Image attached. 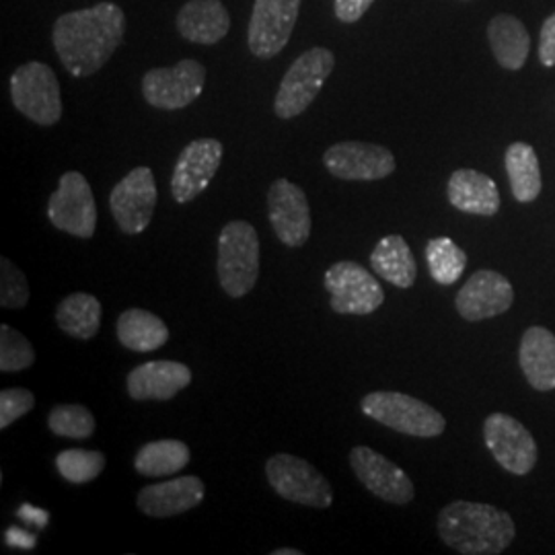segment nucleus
I'll return each mask as SVG.
<instances>
[{"label": "nucleus", "mask_w": 555, "mask_h": 555, "mask_svg": "<svg viewBox=\"0 0 555 555\" xmlns=\"http://www.w3.org/2000/svg\"><path fill=\"white\" fill-rule=\"evenodd\" d=\"M126 17L116 2L103 0L82 11H73L54 23L52 41L64 68L87 79L101 70L124 41Z\"/></svg>", "instance_id": "nucleus-1"}, {"label": "nucleus", "mask_w": 555, "mask_h": 555, "mask_svg": "<svg viewBox=\"0 0 555 555\" xmlns=\"http://www.w3.org/2000/svg\"><path fill=\"white\" fill-rule=\"evenodd\" d=\"M438 535L447 547L463 555L502 554L516 535L515 520L492 504L456 500L437 520Z\"/></svg>", "instance_id": "nucleus-2"}, {"label": "nucleus", "mask_w": 555, "mask_h": 555, "mask_svg": "<svg viewBox=\"0 0 555 555\" xmlns=\"http://www.w3.org/2000/svg\"><path fill=\"white\" fill-rule=\"evenodd\" d=\"M217 272L229 297H245L254 291L259 276V237L247 220H233L222 227Z\"/></svg>", "instance_id": "nucleus-3"}, {"label": "nucleus", "mask_w": 555, "mask_h": 555, "mask_svg": "<svg viewBox=\"0 0 555 555\" xmlns=\"http://www.w3.org/2000/svg\"><path fill=\"white\" fill-rule=\"evenodd\" d=\"M360 410L364 416L408 437H440L447 428V420L433 405L397 391L369 393L362 397Z\"/></svg>", "instance_id": "nucleus-4"}, {"label": "nucleus", "mask_w": 555, "mask_h": 555, "mask_svg": "<svg viewBox=\"0 0 555 555\" xmlns=\"http://www.w3.org/2000/svg\"><path fill=\"white\" fill-rule=\"evenodd\" d=\"M336 56L327 48H311L300 54L278 87L274 114L280 119L300 116L313 101L318 100L325 80L334 73Z\"/></svg>", "instance_id": "nucleus-5"}, {"label": "nucleus", "mask_w": 555, "mask_h": 555, "mask_svg": "<svg viewBox=\"0 0 555 555\" xmlns=\"http://www.w3.org/2000/svg\"><path fill=\"white\" fill-rule=\"evenodd\" d=\"M266 476L278 496L309 508H330L334 490L318 469L300 456L280 453L266 463Z\"/></svg>", "instance_id": "nucleus-6"}, {"label": "nucleus", "mask_w": 555, "mask_h": 555, "mask_svg": "<svg viewBox=\"0 0 555 555\" xmlns=\"http://www.w3.org/2000/svg\"><path fill=\"white\" fill-rule=\"evenodd\" d=\"M11 100L25 118L54 126L62 118V100L56 73L41 62H27L11 77Z\"/></svg>", "instance_id": "nucleus-7"}, {"label": "nucleus", "mask_w": 555, "mask_h": 555, "mask_svg": "<svg viewBox=\"0 0 555 555\" xmlns=\"http://www.w3.org/2000/svg\"><path fill=\"white\" fill-rule=\"evenodd\" d=\"M330 305L337 315H371L385 302V291L366 268L357 261H337L325 276Z\"/></svg>", "instance_id": "nucleus-8"}, {"label": "nucleus", "mask_w": 555, "mask_h": 555, "mask_svg": "<svg viewBox=\"0 0 555 555\" xmlns=\"http://www.w3.org/2000/svg\"><path fill=\"white\" fill-rule=\"evenodd\" d=\"M48 219L68 235L91 238L98 227V206L89 181L79 171H66L48 199Z\"/></svg>", "instance_id": "nucleus-9"}, {"label": "nucleus", "mask_w": 555, "mask_h": 555, "mask_svg": "<svg viewBox=\"0 0 555 555\" xmlns=\"http://www.w3.org/2000/svg\"><path fill=\"white\" fill-rule=\"evenodd\" d=\"M157 183L151 167H137L116 183L109 194V210L124 235H140L151 224L157 208Z\"/></svg>", "instance_id": "nucleus-10"}, {"label": "nucleus", "mask_w": 555, "mask_h": 555, "mask_svg": "<svg viewBox=\"0 0 555 555\" xmlns=\"http://www.w3.org/2000/svg\"><path fill=\"white\" fill-rule=\"evenodd\" d=\"M206 85V68L198 60H181L176 66L153 68L142 79V95L157 109H183L198 100Z\"/></svg>", "instance_id": "nucleus-11"}, {"label": "nucleus", "mask_w": 555, "mask_h": 555, "mask_svg": "<svg viewBox=\"0 0 555 555\" xmlns=\"http://www.w3.org/2000/svg\"><path fill=\"white\" fill-rule=\"evenodd\" d=\"M483 440L500 467L508 474L527 476L537 465V442L533 435L513 416L492 414L483 422Z\"/></svg>", "instance_id": "nucleus-12"}, {"label": "nucleus", "mask_w": 555, "mask_h": 555, "mask_svg": "<svg viewBox=\"0 0 555 555\" xmlns=\"http://www.w3.org/2000/svg\"><path fill=\"white\" fill-rule=\"evenodd\" d=\"M298 11L300 0H256L247 31L251 54L261 60L278 56L293 36Z\"/></svg>", "instance_id": "nucleus-13"}, {"label": "nucleus", "mask_w": 555, "mask_h": 555, "mask_svg": "<svg viewBox=\"0 0 555 555\" xmlns=\"http://www.w3.org/2000/svg\"><path fill=\"white\" fill-rule=\"evenodd\" d=\"M325 169L344 181H377L396 171V157L389 149L371 142H337L323 155Z\"/></svg>", "instance_id": "nucleus-14"}, {"label": "nucleus", "mask_w": 555, "mask_h": 555, "mask_svg": "<svg viewBox=\"0 0 555 555\" xmlns=\"http://www.w3.org/2000/svg\"><path fill=\"white\" fill-rule=\"evenodd\" d=\"M268 217L286 247H302L311 237V208L305 192L288 179H276L268 190Z\"/></svg>", "instance_id": "nucleus-15"}, {"label": "nucleus", "mask_w": 555, "mask_h": 555, "mask_svg": "<svg viewBox=\"0 0 555 555\" xmlns=\"http://www.w3.org/2000/svg\"><path fill=\"white\" fill-rule=\"evenodd\" d=\"M222 142L217 139L192 140L179 153L171 176V196L178 204H188L198 198L210 185L222 163Z\"/></svg>", "instance_id": "nucleus-16"}, {"label": "nucleus", "mask_w": 555, "mask_h": 555, "mask_svg": "<svg viewBox=\"0 0 555 555\" xmlns=\"http://www.w3.org/2000/svg\"><path fill=\"white\" fill-rule=\"evenodd\" d=\"M350 465L362 486L389 504L403 506L416 496L410 476L393 461L373 451L371 447H354L350 453Z\"/></svg>", "instance_id": "nucleus-17"}, {"label": "nucleus", "mask_w": 555, "mask_h": 555, "mask_svg": "<svg viewBox=\"0 0 555 555\" xmlns=\"http://www.w3.org/2000/svg\"><path fill=\"white\" fill-rule=\"evenodd\" d=\"M515 302V288L508 278L494 270H479L456 293L455 307L465 321H483L506 313Z\"/></svg>", "instance_id": "nucleus-18"}, {"label": "nucleus", "mask_w": 555, "mask_h": 555, "mask_svg": "<svg viewBox=\"0 0 555 555\" xmlns=\"http://www.w3.org/2000/svg\"><path fill=\"white\" fill-rule=\"evenodd\" d=\"M192 383L190 366L176 360H153L139 364L126 378L128 396L137 401H167Z\"/></svg>", "instance_id": "nucleus-19"}, {"label": "nucleus", "mask_w": 555, "mask_h": 555, "mask_svg": "<svg viewBox=\"0 0 555 555\" xmlns=\"http://www.w3.org/2000/svg\"><path fill=\"white\" fill-rule=\"evenodd\" d=\"M204 496L206 486L198 476L176 477L171 481H160L142 488L137 498V506L142 515L169 518L196 508Z\"/></svg>", "instance_id": "nucleus-20"}, {"label": "nucleus", "mask_w": 555, "mask_h": 555, "mask_svg": "<svg viewBox=\"0 0 555 555\" xmlns=\"http://www.w3.org/2000/svg\"><path fill=\"white\" fill-rule=\"evenodd\" d=\"M176 23L183 40L212 46L229 34L231 17L220 0H190L179 9Z\"/></svg>", "instance_id": "nucleus-21"}, {"label": "nucleus", "mask_w": 555, "mask_h": 555, "mask_svg": "<svg viewBox=\"0 0 555 555\" xmlns=\"http://www.w3.org/2000/svg\"><path fill=\"white\" fill-rule=\"evenodd\" d=\"M449 202L456 210L476 217H494L500 210L496 181L476 169H459L447 185Z\"/></svg>", "instance_id": "nucleus-22"}, {"label": "nucleus", "mask_w": 555, "mask_h": 555, "mask_svg": "<svg viewBox=\"0 0 555 555\" xmlns=\"http://www.w3.org/2000/svg\"><path fill=\"white\" fill-rule=\"evenodd\" d=\"M518 360L529 385L537 391L555 389V336L545 327H529L520 339Z\"/></svg>", "instance_id": "nucleus-23"}, {"label": "nucleus", "mask_w": 555, "mask_h": 555, "mask_svg": "<svg viewBox=\"0 0 555 555\" xmlns=\"http://www.w3.org/2000/svg\"><path fill=\"white\" fill-rule=\"evenodd\" d=\"M371 268L397 288H412L416 282V258L401 235H387L378 241L371 254Z\"/></svg>", "instance_id": "nucleus-24"}, {"label": "nucleus", "mask_w": 555, "mask_h": 555, "mask_svg": "<svg viewBox=\"0 0 555 555\" xmlns=\"http://www.w3.org/2000/svg\"><path fill=\"white\" fill-rule=\"evenodd\" d=\"M119 344L132 352H153L169 341V327L163 319L144 309H128L118 318Z\"/></svg>", "instance_id": "nucleus-25"}, {"label": "nucleus", "mask_w": 555, "mask_h": 555, "mask_svg": "<svg viewBox=\"0 0 555 555\" xmlns=\"http://www.w3.org/2000/svg\"><path fill=\"white\" fill-rule=\"evenodd\" d=\"M488 40L498 64L508 70H520L531 50V36L527 27L513 15H498L488 25Z\"/></svg>", "instance_id": "nucleus-26"}, {"label": "nucleus", "mask_w": 555, "mask_h": 555, "mask_svg": "<svg viewBox=\"0 0 555 555\" xmlns=\"http://www.w3.org/2000/svg\"><path fill=\"white\" fill-rule=\"evenodd\" d=\"M192 453L185 442L176 438L153 440L140 447L134 456V469L140 476L167 477L176 476L185 465H190Z\"/></svg>", "instance_id": "nucleus-27"}, {"label": "nucleus", "mask_w": 555, "mask_h": 555, "mask_svg": "<svg viewBox=\"0 0 555 555\" xmlns=\"http://www.w3.org/2000/svg\"><path fill=\"white\" fill-rule=\"evenodd\" d=\"M506 173L516 202L529 204L541 194V169L535 149L527 142H515L506 151Z\"/></svg>", "instance_id": "nucleus-28"}, {"label": "nucleus", "mask_w": 555, "mask_h": 555, "mask_svg": "<svg viewBox=\"0 0 555 555\" xmlns=\"http://www.w3.org/2000/svg\"><path fill=\"white\" fill-rule=\"evenodd\" d=\"M59 327L77 339H93L100 334L101 302L87 293H75L64 298L56 309Z\"/></svg>", "instance_id": "nucleus-29"}, {"label": "nucleus", "mask_w": 555, "mask_h": 555, "mask_svg": "<svg viewBox=\"0 0 555 555\" xmlns=\"http://www.w3.org/2000/svg\"><path fill=\"white\" fill-rule=\"evenodd\" d=\"M426 261L433 280L440 286H451L467 268V254L453 238L437 237L426 243Z\"/></svg>", "instance_id": "nucleus-30"}, {"label": "nucleus", "mask_w": 555, "mask_h": 555, "mask_svg": "<svg viewBox=\"0 0 555 555\" xmlns=\"http://www.w3.org/2000/svg\"><path fill=\"white\" fill-rule=\"evenodd\" d=\"M48 428L56 437L85 440L95 435V416L85 405L64 403L50 412Z\"/></svg>", "instance_id": "nucleus-31"}, {"label": "nucleus", "mask_w": 555, "mask_h": 555, "mask_svg": "<svg viewBox=\"0 0 555 555\" xmlns=\"http://www.w3.org/2000/svg\"><path fill=\"white\" fill-rule=\"evenodd\" d=\"M56 469L70 483H89L105 469V455L89 449H68L56 456Z\"/></svg>", "instance_id": "nucleus-32"}, {"label": "nucleus", "mask_w": 555, "mask_h": 555, "mask_svg": "<svg viewBox=\"0 0 555 555\" xmlns=\"http://www.w3.org/2000/svg\"><path fill=\"white\" fill-rule=\"evenodd\" d=\"M36 362V350L31 341L15 327L0 325V371L20 373L27 371Z\"/></svg>", "instance_id": "nucleus-33"}, {"label": "nucleus", "mask_w": 555, "mask_h": 555, "mask_svg": "<svg viewBox=\"0 0 555 555\" xmlns=\"http://www.w3.org/2000/svg\"><path fill=\"white\" fill-rule=\"evenodd\" d=\"M29 302L27 278L11 259H0V307L23 309Z\"/></svg>", "instance_id": "nucleus-34"}, {"label": "nucleus", "mask_w": 555, "mask_h": 555, "mask_svg": "<svg viewBox=\"0 0 555 555\" xmlns=\"http://www.w3.org/2000/svg\"><path fill=\"white\" fill-rule=\"evenodd\" d=\"M36 405V396L29 389L13 387L0 393V428L7 430L13 422L29 414Z\"/></svg>", "instance_id": "nucleus-35"}, {"label": "nucleus", "mask_w": 555, "mask_h": 555, "mask_svg": "<svg viewBox=\"0 0 555 555\" xmlns=\"http://www.w3.org/2000/svg\"><path fill=\"white\" fill-rule=\"evenodd\" d=\"M539 60L543 66H555V13L547 17L541 27V40H539Z\"/></svg>", "instance_id": "nucleus-36"}, {"label": "nucleus", "mask_w": 555, "mask_h": 555, "mask_svg": "<svg viewBox=\"0 0 555 555\" xmlns=\"http://www.w3.org/2000/svg\"><path fill=\"white\" fill-rule=\"evenodd\" d=\"M375 0H334L336 17L341 23H357L373 7Z\"/></svg>", "instance_id": "nucleus-37"}, {"label": "nucleus", "mask_w": 555, "mask_h": 555, "mask_svg": "<svg viewBox=\"0 0 555 555\" xmlns=\"http://www.w3.org/2000/svg\"><path fill=\"white\" fill-rule=\"evenodd\" d=\"M274 555H302L300 550H276Z\"/></svg>", "instance_id": "nucleus-38"}]
</instances>
